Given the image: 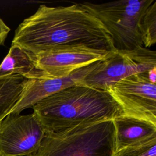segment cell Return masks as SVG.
Wrapping results in <instances>:
<instances>
[{
    "mask_svg": "<svg viewBox=\"0 0 156 156\" xmlns=\"http://www.w3.org/2000/svg\"><path fill=\"white\" fill-rule=\"evenodd\" d=\"M27 79L20 74L0 77V122L18 102Z\"/></svg>",
    "mask_w": 156,
    "mask_h": 156,
    "instance_id": "12",
    "label": "cell"
},
{
    "mask_svg": "<svg viewBox=\"0 0 156 156\" xmlns=\"http://www.w3.org/2000/svg\"><path fill=\"white\" fill-rule=\"evenodd\" d=\"M147 77L149 80L153 83H156V67L149 70L147 72Z\"/></svg>",
    "mask_w": 156,
    "mask_h": 156,
    "instance_id": "16",
    "label": "cell"
},
{
    "mask_svg": "<svg viewBox=\"0 0 156 156\" xmlns=\"http://www.w3.org/2000/svg\"><path fill=\"white\" fill-rule=\"evenodd\" d=\"M12 74H20L27 79L39 76L35 57L18 45L12 43L8 54L0 65V77Z\"/></svg>",
    "mask_w": 156,
    "mask_h": 156,
    "instance_id": "11",
    "label": "cell"
},
{
    "mask_svg": "<svg viewBox=\"0 0 156 156\" xmlns=\"http://www.w3.org/2000/svg\"><path fill=\"white\" fill-rule=\"evenodd\" d=\"M98 62L79 68L63 77L28 79L24 85L18 102L9 113L20 114L23 110L32 108L46 97L69 87L82 84L85 77L94 68Z\"/></svg>",
    "mask_w": 156,
    "mask_h": 156,
    "instance_id": "9",
    "label": "cell"
},
{
    "mask_svg": "<svg viewBox=\"0 0 156 156\" xmlns=\"http://www.w3.org/2000/svg\"><path fill=\"white\" fill-rule=\"evenodd\" d=\"M154 0H120L82 4L100 21L110 35L116 51H132L144 47L140 21L146 9Z\"/></svg>",
    "mask_w": 156,
    "mask_h": 156,
    "instance_id": "4",
    "label": "cell"
},
{
    "mask_svg": "<svg viewBox=\"0 0 156 156\" xmlns=\"http://www.w3.org/2000/svg\"><path fill=\"white\" fill-rule=\"evenodd\" d=\"M10 29L0 18V46L4 44Z\"/></svg>",
    "mask_w": 156,
    "mask_h": 156,
    "instance_id": "15",
    "label": "cell"
},
{
    "mask_svg": "<svg viewBox=\"0 0 156 156\" xmlns=\"http://www.w3.org/2000/svg\"><path fill=\"white\" fill-rule=\"evenodd\" d=\"M12 44L34 56L49 50L79 46L117 52L108 31L82 3L41 5L18 26Z\"/></svg>",
    "mask_w": 156,
    "mask_h": 156,
    "instance_id": "1",
    "label": "cell"
},
{
    "mask_svg": "<svg viewBox=\"0 0 156 156\" xmlns=\"http://www.w3.org/2000/svg\"><path fill=\"white\" fill-rule=\"evenodd\" d=\"M140 32L144 48H149L156 43V1L146 9L140 21Z\"/></svg>",
    "mask_w": 156,
    "mask_h": 156,
    "instance_id": "13",
    "label": "cell"
},
{
    "mask_svg": "<svg viewBox=\"0 0 156 156\" xmlns=\"http://www.w3.org/2000/svg\"><path fill=\"white\" fill-rule=\"evenodd\" d=\"M107 91L126 115L156 124V85L149 80L147 72L125 77Z\"/></svg>",
    "mask_w": 156,
    "mask_h": 156,
    "instance_id": "7",
    "label": "cell"
},
{
    "mask_svg": "<svg viewBox=\"0 0 156 156\" xmlns=\"http://www.w3.org/2000/svg\"><path fill=\"white\" fill-rule=\"evenodd\" d=\"M115 152L156 138V124L126 115L113 119Z\"/></svg>",
    "mask_w": 156,
    "mask_h": 156,
    "instance_id": "10",
    "label": "cell"
},
{
    "mask_svg": "<svg viewBox=\"0 0 156 156\" xmlns=\"http://www.w3.org/2000/svg\"><path fill=\"white\" fill-rule=\"evenodd\" d=\"M115 53L85 46L44 51L34 56L35 66L39 72L38 78L66 76L79 68L105 59Z\"/></svg>",
    "mask_w": 156,
    "mask_h": 156,
    "instance_id": "8",
    "label": "cell"
},
{
    "mask_svg": "<svg viewBox=\"0 0 156 156\" xmlns=\"http://www.w3.org/2000/svg\"><path fill=\"white\" fill-rule=\"evenodd\" d=\"M156 67V52L144 47L132 51H117L98 62L94 68L83 79L82 84L106 90L128 76L147 72Z\"/></svg>",
    "mask_w": 156,
    "mask_h": 156,
    "instance_id": "5",
    "label": "cell"
},
{
    "mask_svg": "<svg viewBox=\"0 0 156 156\" xmlns=\"http://www.w3.org/2000/svg\"><path fill=\"white\" fill-rule=\"evenodd\" d=\"M44 135L34 113H9L0 122V156H31L38 151Z\"/></svg>",
    "mask_w": 156,
    "mask_h": 156,
    "instance_id": "6",
    "label": "cell"
},
{
    "mask_svg": "<svg viewBox=\"0 0 156 156\" xmlns=\"http://www.w3.org/2000/svg\"><path fill=\"white\" fill-rule=\"evenodd\" d=\"M115 152V129L110 119L45 133L31 156H113Z\"/></svg>",
    "mask_w": 156,
    "mask_h": 156,
    "instance_id": "3",
    "label": "cell"
},
{
    "mask_svg": "<svg viewBox=\"0 0 156 156\" xmlns=\"http://www.w3.org/2000/svg\"><path fill=\"white\" fill-rule=\"evenodd\" d=\"M113 156H156V138L124 147Z\"/></svg>",
    "mask_w": 156,
    "mask_h": 156,
    "instance_id": "14",
    "label": "cell"
},
{
    "mask_svg": "<svg viewBox=\"0 0 156 156\" xmlns=\"http://www.w3.org/2000/svg\"><path fill=\"white\" fill-rule=\"evenodd\" d=\"M32 108L45 133H57L125 115L108 91L82 84L59 91L41 99Z\"/></svg>",
    "mask_w": 156,
    "mask_h": 156,
    "instance_id": "2",
    "label": "cell"
}]
</instances>
